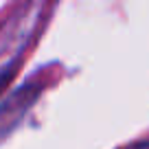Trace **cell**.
<instances>
[{
    "label": "cell",
    "mask_w": 149,
    "mask_h": 149,
    "mask_svg": "<svg viewBox=\"0 0 149 149\" xmlns=\"http://www.w3.org/2000/svg\"><path fill=\"white\" fill-rule=\"evenodd\" d=\"M125 149H149V140H143V143H136V145H130Z\"/></svg>",
    "instance_id": "6da1fadb"
}]
</instances>
